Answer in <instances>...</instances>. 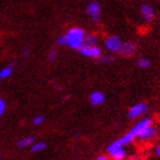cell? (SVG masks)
Returning a JSON list of instances; mask_svg holds the SVG:
<instances>
[{
	"instance_id": "2",
	"label": "cell",
	"mask_w": 160,
	"mask_h": 160,
	"mask_svg": "<svg viewBox=\"0 0 160 160\" xmlns=\"http://www.w3.org/2000/svg\"><path fill=\"white\" fill-rule=\"evenodd\" d=\"M109 158L112 160H123L127 157V150L126 147H123L119 141H114L108 147L107 149Z\"/></svg>"
},
{
	"instance_id": "26",
	"label": "cell",
	"mask_w": 160,
	"mask_h": 160,
	"mask_svg": "<svg viewBox=\"0 0 160 160\" xmlns=\"http://www.w3.org/2000/svg\"><path fill=\"white\" fill-rule=\"evenodd\" d=\"M0 81H1V79H0Z\"/></svg>"
},
{
	"instance_id": "7",
	"label": "cell",
	"mask_w": 160,
	"mask_h": 160,
	"mask_svg": "<svg viewBox=\"0 0 160 160\" xmlns=\"http://www.w3.org/2000/svg\"><path fill=\"white\" fill-rule=\"evenodd\" d=\"M157 134H158L157 127H156L153 123H152V125H149V126L145 127L144 129L141 130L140 133H138V135H137L136 140H140V141L152 140L153 137H156V135H157Z\"/></svg>"
},
{
	"instance_id": "15",
	"label": "cell",
	"mask_w": 160,
	"mask_h": 160,
	"mask_svg": "<svg viewBox=\"0 0 160 160\" xmlns=\"http://www.w3.org/2000/svg\"><path fill=\"white\" fill-rule=\"evenodd\" d=\"M30 148H31V151H32V152L38 153V152H41V151L46 150L47 144L45 143V142H34Z\"/></svg>"
},
{
	"instance_id": "21",
	"label": "cell",
	"mask_w": 160,
	"mask_h": 160,
	"mask_svg": "<svg viewBox=\"0 0 160 160\" xmlns=\"http://www.w3.org/2000/svg\"><path fill=\"white\" fill-rule=\"evenodd\" d=\"M95 160H111L109 157H107V156H100V157H97Z\"/></svg>"
},
{
	"instance_id": "8",
	"label": "cell",
	"mask_w": 160,
	"mask_h": 160,
	"mask_svg": "<svg viewBox=\"0 0 160 160\" xmlns=\"http://www.w3.org/2000/svg\"><path fill=\"white\" fill-rule=\"evenodd\" d=\"M141 16L143 18L144 22L147 23H150L154 20V16H156V13H154L153 7L149 5V3H144L141 6Z\"/></svg>"
},
{
	"instance_id": "17",
	"label": "cell",
	"mask_w": 160,
	"mask_h": 160,
	"mask_svg": "<svg viewBox=\"0 0 160 160\" xmlns=\"http://www.w3.org/2000/svg\"><path fill=\"white\" fill-rule=\"evenodd\" d=\"M98 61H100L101 63H111V62H113L114 61V57L112 56V55H102V56L98 58Z\"/></svg>"
},
{
	"instance_id": "5",
	"label": "cell",
	"mask_w": 160,
	"mask_h": 160,
	"mask_svg": "<svg viewBox=\"0 0 160 160\" xmlns=\"http://www.w3.org/2000/svg\"><path fill=\"white\" fill-rule=\"evenodd\" d=\"M79 53L85 57H88V58H94V60H98L103 53H102V49L97 46H82L79 49Z\"/></svg>"
},
{
	"instance_id": "18",
	"label": "cell",
	"mask_w": 160,
	"mask_h": 160,
	"mask_svg": "<svg viewBox=\"0 0 160 160\" xmlns=\"http://www.w3.org/2000/svg\"><path fill=\"white\" fill-rule=\"evenodd\" d=\"M6 108H7L6 101L3 100L2 97H0V118L2 117V114L5 113V111H6Z\"/></svg>"
},
{
	"instance_id": "16",
	"label": "cell",
	"mask_w": 160,
	"mask_h": 160,
	"mask_svg": "<svg viewBox=\"0 0 160 160\" xmlns=\"http://www.w3.org/2000/svg\"><path fill=\"white\" fill-rule=\"evenodd\" d=\"M45 121H46V118H45L43 114H37L32 119V123H33L34 126H41Z\"/></svg>"
},
{
	"instance_id": "10",
	"label": "cell",
	"mask_w": 160,
	"mask_h": 160,
	"mask_svg": "<svg viewBox=\"0 0 160 160\" xmlns=\"http://www.w3.org/2000/svg\"><path fill=\"white\" fill-rule=\"evenodd\" d=\"M105 94L101 90H94L89 95V102L93 107H100L105 102Z\"/></svg>"
},
{
	"instance_id": "11",
	"label": "cell",
	"mask_w": 160,
	"mask_h": 160,
	"mask_svg": "<svg viewBox=\"0 0 160 160\" xmlns=\"http://www.w3.org/2000/svg\"><path fill=\"white\" fill-rule=\"evenodd\" d=\"M36 142V137L34 136H24L22 138L17 141V148H21V149H24V148H29L31 147L32 144Z\"/></svg>"
},
{
	"instance_id": "14",
	"label": "cell",
	"mask_w": 160,
	"mask_h": 160,
	"mask_svg": "<svg viewBox=\"0 0 160 160\" xmlns=\"http://www.w3.org/2000/svg\"><path fill=\"white\" fill-rule=\"evenodd\" d=\"M136 65L140 68V69L145 70V69H149V68L151 67V61L149 60L148 57H140L136 62Z\"/></svg>"
},
{
	"instance_id": "24",
	"label": "cell",
	"mask_w": 160,
	"mask_h": 160,
	"mask_svg": "<svg viewBox=\"0 0 160 160\" xmlns=\"http://www.w3.org/2000/svg\"><path fill=\"white\" fill-rule=\"evenodd\" d=\"M127 160H137V159H136V158L133 157V158H129V159H127Z\"/></svg>"
},
{
	"instance_id": "3",
	"label": "cell",
	"mask_w": 160,
	"mask_h": 160,
	"mask_svg": "<svg viewBox=\"0 0 160 160\" xmlns=\"http://www.w3.org/2000/svg\"><path fill=\"white\" fill-rule=\"evenodd\" d=\"M122 42L123 41L121 40L120 37L114 36V34H111V36L105 38V40H104V46H105L108 52H110V53H119L120 48L122 46Z\"/></svg>"
},
{
	"instance_id": "20",
	"label": "cell",
	"mask_w": 160,
	"mask_h": 160,
	"mask_svg": "<svg viewBox=\"0 0 160 160\" xmlns=\"http://www.w3.org/2000/svg\"><path fill=\"white\" fill-rule=\"evenodd\" d=\"M57 60V52L55 49H52L48 53V61L49 62H55Z\"/></svg>"
},
{
	"instance_id": "19",
	"label": "cell",
	"mask_w": 160,
	"mask_h": 160,
	"mask_svg": "<svg viewBox=\"0 0 160 160\" xmlns=\"http://www.w3.org/2000/svg\"><path fill=\"white\" fill-rule=\"evenodd\" d=\"M56 43L57 45H60V46H67V37H65V33L61 34L60 37L57 38Z\"/></svg>"
},
{
	"instance_id": "1",
	"label": "cell",
	"mask_w": 160,
	"mask_h": 160,
	"mask_svg": "<svg viewBox=\"0 0 160 160\" xmlns=\"http://www.w3.org/2000/svg\"><path fill=\"white\" fill-rule=\"evenodd\" d=\"M86 32L83 29L79 27L70 28L68 32L65 33L67 37V46H69L72 49L79 50L83 46V40H85Z\"/></svg>"
},
{
	"instance_id": "6",
	"label": "cell",
	"mask_w": 160,
	"mask_h": 160,
	"mask_svg": "<svg viewBox=\"0 0 160 160\" xmlns=\"http://www.w3.org/2000/svg\"><path fill=\"white\" fill-rule=\"evenodd\" d=\"M148 105L145 103H136L132 105L128 110V117L130 119H137L147 113Z\"/></svg>"
},
{
	"instance_id": "4",
	"label": "cell",
	"mask_w": 160,
	"mask_h": 160,
	"mask_svg": "<svg viewBox=\"0 0 160 160\" xmlns=\"http://www.w3.org/2000/svg\"><path fill=\"white\" fill-rule=\"evenodd\" d=\"M87 16L89 17V20L94 23H98L101 20V5L97 1H92L88 3L86 8Z\"/></svg>"
},
{
	"instance_id": "13",
	"label": "cell",
	"mask_w": 160,
	"mask_h": 160,
	"mask_svg": "<svg viewBox=\"0 0 160 160\" xmlns=\"http://www.w3.org/2000/svg\"><path fill=\"white\" fill-rule=\"evenodd\" d=\"M98 43V37L95 33H86L83 46H96Z\"/></svg>"
},
{
	"instance_id": "9",
	"label": "cell",
	"mask_w": 160,
	"mask_h": 160,
	"mask_svg": "<svg viewBox=\"0 0 160 160\" xmlns=\"http://www.w3.org/2000/svg\"><path fill=\"white\" fill-rule=\"evenodd\" d=\"M137 52V45L133 41H127V42H122V46L120 48L119 50V54L121 56H126V57H129V56H133L134 54Z\"/></svg>"
},
{
	"instance_id": "12",
	"label": "cell",
	"mask_w": 160,
	"mask_h": 160,
	"mask_svg": "<svg viewBox=\"0 0 160 160\" xmlns=\"http://www.w3.org/2000/svg\"><path fill=\"white\" fill-rule=\"evenodd\" d=\"M14 71H15V64H10V65L2 68L0 70V79H7V78L12 77Z\"/></svg>"
},
{
	"instance_id": "23",
	"label": "cell",
	"mask_w": 160,
	"mask_h": 160,
	"mask_svg": "<svg viewBox=\"0 0 160 160\" xmlns=\"http://www.w3.org/2000/svg\"><path fill=\"white\" fill-rule=\"evenodd\" d=\"M29 52H30V49H29V48H28V47H25V48H24V50H23V53H24V56H29Z\"/></svg>"
},
{
	"instance_id": "25",
	"label": "cell",
	"mask_w": 160,
	"mask_h": 160,
	"mask_svg": "<svg viewBox=\"0 0 160 160\" xmlns=\"http://www.w3.org/2000/svg\"><path fill=\"white\" fill-rule=\"evenodd\" d=\"M0 158H1V153H0Z\"/></svg>"
},
{
	"instance_id": "22",
	"label": "cell",
	"mask_w": 160,
	"mask_h": 160,
	"mask_svg": "<svg viewBox=\"0 0 160 160\" xmlns=\"http://www.w3.org/2000/svg\"><path fill=\"white\" fill-rule=\"evenodd\" d=\"M154 152H156V154H157L158 157H160V143L157 145V148H156V150H154Z\"/></svg>"
}]
</instances>
